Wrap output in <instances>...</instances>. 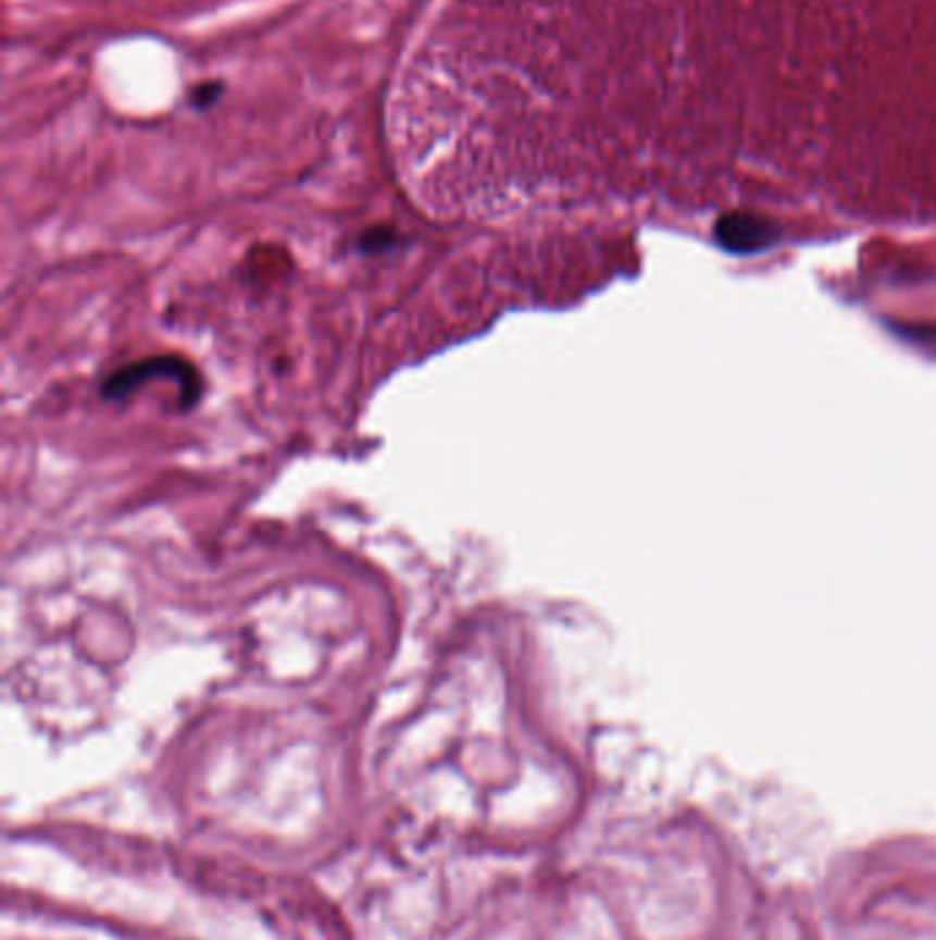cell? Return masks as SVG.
Masks as SVG:
<instances>
[{"instance_id": "1", "label": "cell", "mask_w": 936, "mask_h": 940, "mask_svg": "<svg viewBox=\"0 0 936 940\" xmlns=\"http://www.w3.org/2000/svg\"><path fill=\"white\" fill-rule=\"evenodd\" d=\"M717 239L723 248L736 250V253H752L775 243L777 228L761 218L728 215L717 223Z\"/></svg>"}, {"instance_id": "2", "label": "cell", "mask_w": 936, "mask_h": 940, "mask_svg": "<svg viewBox=\"0 0 936 940\" xmlns=\"http://www.w3.org/2000/svg\"><path fill=\"white\" fill-rule=\"evenodd\" d=\"M220 94H223L220 83H203V86H198L196 91H192V104H196V108H212L220 99Z\"/></svg>"}]
</instances>
